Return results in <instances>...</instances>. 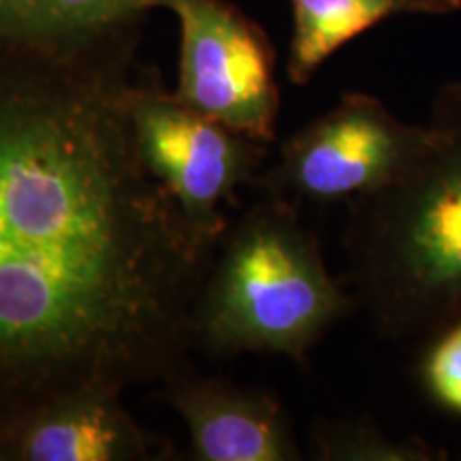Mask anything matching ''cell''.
<instances>
[{
  "mask_svg": "<svg viewBox=\"0 0 461 461\" xmlns=\"http://www.w3.org/2000/svg\"><path fill=\"white\" fill-rule=\"evenodd\" d=\"M143 26L0 41V420L82 389L163 384L194 348L216 252L137 143Z\"/></svg>",
  "mask_w": 461,
  "mask_h": 461,
  "instance_id": "obj_1",
  "label": "cell"
},
{
  "mask_svg": "<svg viewBox=\"0 0 461 461\" xmlns=\"http://www.w3.org/2000/svg\"><path fill=\"white\" fill-rule=\"evenodd\" d=\"M423 152L389 186L348 203L353 299L380 336L461 319V84L438 92Z\"/></svg>",
  "mask_w": 461,
  "mask_h": 461,
  "instance_id": "obj_2",
  "label": "cell"
},
{
  "mask_svg": "<svg viewBox=\"0 0 461 461\" xmlns=\"http://www.w3.org/2000/svg\"><path fill=\"white\" fill-rule=\"evenodd\" d=\"M131 118L148 169L180 207L197 244L216 252L229 229L227 207L261 173L267 143L184 105L154 67L137 75Z\"/></svg>",
  "mask_w": 461,
  "mask_h": 461,
  "instance_id": "obj_4",
  "label": "cell"
},
{
  "mask_svg": "<svg viewBox=\"0 0 461 461\" xmlns=\"http://www.w3.org/2000/svg\"><path fill=\"white\" fill-rule=\"evenodd\" d=\"M173 453L113 389L75 391L0 420V461H152Z\"/></svg>",
  "mask_w": 461,
  "mask_h": 461,
  "instance_id": "obj_7",
  "label": "cell"
},
{
  "mask_svg": "<svg viewBox=\"0 0 461 461\" xmlns=\"http://www.w3.org/2000/svg\"><path fill=\"white\" fill-rule=\"evenodd\" d=\"M154 0H0V41H60L148 20Z\"/></svg>",
  "mask_w": 461,
  "mask_h": 461,
  "instance_id": "obj_10",
  "label": "cell"
},
{
  "mask_svg": "<svg viewBox=\"0 0 461 461\" xmlns=\"http://www.w3.org/2000/svg\"><path fill=\"white\" fill-rule=\"evenodd\" d=\"M180 26L177 88L194 112L261 143L276 141L280 88L267 32L229 0H154Z\"/></svg>",
  "mask_w": 461,
  "mask_h": 461,
  "instance_id": "obj_6",
  "label": "cell"
},
{
  "mask_svg": "<svg viewBox=\"0 0 461 461\" xmlns=\"http://www.w3.org/2000/svg\"><path fill=\"white\" fill-rule=\"evenodd\" d=\"M353 305L297 205L265 194L216 248L194 303V348L282 355L308 367L310 350Z\"/></svg>",
  "mask_w": 461,
  "mask_h": 461,
  "instance_id": "obj_3",
  "label": "cell"
},
{
  "mask_svg": "<svg viewBox=\"0 0 461 461\" xmlns=\"http://www.w3.org/2000/svg\"><path fill=\"white\" fill-rule=\"evenodd\" d=\"M428 140V124H406L366 92H346L282 143L276 165L252 186L295 205L350 203L395 182Z\"/></svg>",
  "mask_w": 461,
  "mask_h": 461,
  "instance_id": "obj_5",
  "label": "cell"
},
{
  "mask_svg": "<svg viewBox=\"0 0 461 461\" xmlns=\"http://www.w3.org/2000/svg\"><path fill=\"white\" fill-rule=\"evenodd\" d=\"M417 380L434 406L461 419V319L429 333L417 361Z\"/></svg>",
  "mask_w": 461,
  "mask_h": 461,
  "instance_id": "obj_12",
  "label": "cell"
},
{
  "mask_svg": "<svg viewBox=\"0 0 461 461\" xmlns=\"http://www.w3.org/2000/svg\"><path fill=\"white\" fill-rule=\"evenodd\" d=\"M293 34L286 75L308 84L330 58L395 15H447L461 0H291Z\"/></svg>",
  "mask_w": 461,
  "mask_h": 461,
  "instance_id": "obj_9",
  "label": "cell"
},
{
  "mask_svg": "<svg viewBox=\"0 0 461 461\" xmlns=\"http://www.w3.org/2000/svg\"><path fill=\"white\" fill-rule=\"evenodd\" d=\"M163 397L186 423L190 459H302L288 412L272 391L240 387L182 367L163 383Z\"/></svg>",
  "mask_w": 461,
  "mask_h": 461,
  "instance_id": "obj_8",
  "label": "cell"
},
{
  "mask_svg": "<svg viewBox=\"0 0 461 461\" xmlns=\"http://www.w3.org/2000/svg\"><path fill=\"white\" fill-rule=\"evenodd\" d=\"M310 440L314 457L322 461H431L447 457L445 451L419 438L391 440L367 419L319 420Z\"/></svg>",
  "mask_w": 461,
  "mask_h": 461,
  "instance_id": "obj_11",
  "label": "cell"
}]
</instances>
